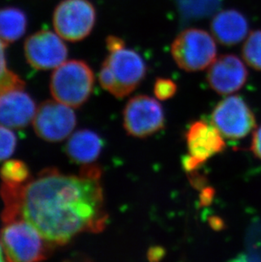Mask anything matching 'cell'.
I'll use <instances>...</instances> for the list:
<instances>
[{
  "mask_svg": "<svg viewBox=\"0 0 261 262\" xmlns=\"http://www.w3.org/2000/svg\"><path fill=\"white\" fill-rule=\"evenodd\" d=\"M94 85V72L89 64L72 59L55 68L50 80V92L57 101L79 108L89 100Z\"/></svg>",
  "mask_w": 261,
  "mask_h": 262,
  "instance_id": "obj_4",
  "label": "cell"
},
{
  "mask_svg": "<svg viewBox=\"0 0 261 262\" xmlns=\"http://www.w3.org/2000/svg\"><path fill=\"white\" fill-rule=\"evenodd\" d=\"M37 107L24 89H13L0 96V125L21 129L34 118Z\"/></svg>",
  "mask_w": 261,
  "mask_h": 262,
  "instance_id": "obj_13",
  "label": "cell"
},
{
  "mask_svg": "<svg viewBox=\"0 0 261 262\" xmlns=\"http://www.w3.org/2000/svg\"><path fill=\"white\" fill-rule=\"evenodd\" d=\"M5 255H4V252H3L2 247H1V245H0V262L5 261Z\"/></svg>",
  "mask_w": 261,
  "mask_h": 262,
  "instance_id": "obj_27",
  "label": "cell"
},
{
  "mask_svg": "<svg viewBox=\"0 0 261 262\" xmlns=\"http://www.w3.org/2000/svg\"><path fill=\"white\" fill-rule=\"evenodd\" d=\"M224 139L213 124L205 121H194L186 134L188 155L202 165L224 150Z\"/></svg>",
  "mask_w": 261,
  "mask_h": 262,
  "instance_id": "obj_12",
  "label": "cell"
},
{
  "mask_svg": "<svg viewBox=\"0 0 261 262\" xmlns=\"http://www.w3.org/2000/svg\"><path fill=\"white\" fill-rule=\"evenodd\" d=\"M249 23L237 10H227L218 13L212 20L214 38L225 46H234L249 34Z\"/></svg>",
  "mask_w": 261,
  "mask_h": 262,
  "instance_id": "obj_14",
  "label": "cell"
},
{
  "mask_svg": "<svg viewBox=\"0 0 261 262\" xmlns=\"http://www.w3.org/2000/svg\"><path fill=\"white\" fill-rule=\"evenodd\" d=\"M241 261H261V221L254 220L247 231L244 252L237 256Z\"/></svg>",
  "mask_w": 261,
  "mask_h": 262,
  "instance_id": "obj_17",
  "label": "cell"
},
{
  "mask_svg": "<svg viewBox=\"0 0 261 262\" xmlns=\"http://www.w3.org/2000/svg\"><path fill=\"white\" fill-rule=\"evenodd\" d=\"M124 128L130 136L144 139L165 126V114L156 99L137 95L127 102L123 112Z\"/></svg>",
  "mask_w": 261,
  "mask_h": 262,
  "instance_id": "obj_8",
  "label": "cell"
},
{
  "mask_svg": "<svg viewBox=\"0 0 261 262\" xmlns=\"http://www.w3.org/2000/svg\"><path fill=\"white\" fill-rule=\"evenodd\" d=\"M100 178V169L88 165L79 175L47 168L21 185L2 183L1 218L25 219L54 246L82 233H100L108 219Z\"/></svg>",
  "mask_w": 261,
  "mask_h": 262,
  "instance_id": "obj_1",
  "label": "cell"
},
{
  "mask_svg": "<svg viewBox=\"0 0 261 262\" xmlns=\"http://www.w3.org/2000/svg\"><path fill=\"white\" fill-rule=\"evenodd\" d=\"M106 45L110 52H115L116 50L125 48V42L120 37L111 36L106 39Z\"/></svg>",
  "mask_w": 261,
  "mask_h": 262,
  "instance_id": "obj_24",
  "label": "cell"
},
{
  "mask_svg": "<svg viewBox=\"0 0 261 262\" xmlns=\"http://www.w3.org/2000/svg\"><path fill=\"white\" fill-rule=\"evenodd\" d=\"M6 45L0 38V96L13 89L25 88V82L21 78L8 68L5 56Z\"/></svg>",
  "mask_w": 261,
  "mask_h": 262,
  "instance_id": "obj_19",
  "label": "cell"
},
{
  "mask_svg": "<svg viewBox=\"0 0 261 262\" xmlns=\"http://www.w3.org/2000/svg\"><path fill=\"white\" fill-rule=\"evenodd\" d=\"M145 75L143 58L134 50L123 48L110 52L102 64L99 80L106 91L123 99L140 85Z\"/></svg>",
  "mask_w": 261,
  "mask_h": 262,
  "instance_id": "obj_3",
  "label": "cell"
},
{
  "mask_svg": "<svg viewBox=\"0 0 261 262\" xmlns=\"http://www.w3.org/2000/svg\"><path fill=\"white\" fill-rule=\"evenodd\" d=\"M211 121L222 136L230 140L244 139L256 126L253 112L238 95L227 97L219 102L213 110Z\"/></svg>",
  "mask_w": 261,
  "mask_h": 262,
  "instance_id": "obj_7",
  "label": "cell"
},
{
  "mask_svg": "<svg viewBox=\"0 0 261 262\" xmlns=\"http://www.w3.org/2000/svg\"><path fill=\"white\" fill-rule=\"evenodd\" d=\"M32 125L40 139L57 143L72 134L77 126V117L72 107L55 99L47 100L37 107Z\"/></svg>",
  "mask_w": 261,
  "mask_h": 262,
  "instance_id": "obj_9",
  "label": "cell"
},
{
  "mask_svg": "<svg viewBox=\"0 0 261 262\" xmlns=\"http://www.w3.org/2000/svg\"><path fill=\"white\" fill-rule=\"evenodd\" d=\"M0 245L5 260L33 262L50 257L54 245L48 242L28 222L20 217L2 220Z\"/></svg>",
  "mask_w": 261,
  "mask_h": 262,
  "instance_id": "obj_2",
  "label": "cell"
},
{
  "mask_svg": "<svg viewBox=\"0 0 261 262\" xmlns=\"http://www.w3.org/2000/svg\"><path fill=\"white\" fill-rule=\"evenodd\" d=\"M24 51L30 66L40 71L55 69L68 56V49L59 35L46 30L30 36L26 40Z\"/></svg>",
  "mask_w": 261,
  "mask_h": 262,
  "instance_id": "obj_10",
  "label": "cell"
},
{
  "mask_svg": "<svg viewBox=\"0 0 261 262\" xmlns=\"http://www.w3.org/2000/svg\"><path fill=\"white\" fill-rule=\"evenodd\" d=\"M27 17L25 12L15 7L0 9V38L8 45L25 34Z\"/></svg>",
  "mask_w": 261,
  "mask_h": 262,
  "instance_id": "obj_16",
  "label": "cell"
},
{
  "mask_svg": "<svg viewBox=\"0 0 261 262\" xmlns=\"http://www.w3.org/2000/svg\"><path fill=\"white\" fill-rule=\"evenodd\" d=\"M103 146V140L96 133L81 129L70 137L64 151L72 162L88 166L99 158Z\"/></svg>",
  "mask_w": 261,
  "mask_h": 262,
  "instance_id": "obj_15",
  "label": "cell"
},
{
  "mask_svg": "<svg viewBox=\"0 0 261 262\" xmlns=\"http://www.w3.org/2000/svg\"><path fill=\"white\" fill-rule=\"evenodd\" d=\"M248 71L244 62L234 55H224L209 66L207 82L217 94L228 95L244 87Z\"/></svg>",
  "mask_w": 261,
  "mask_h": 262,
  "instance_id": "obj_11",
  "label": "cell"
},
{
  "mask_svg": "<svg viewBox=\"0 0 261 262\" xmlns=\"http://www.w3.org/2000/svg\"><path fill=\"white\" fill-rule=\"evenodd\" d=\"M0 178L2 183L13 185H21L32 178L27 164L20 160L5 161L0 169Z\"/></svg>",
  "mask_w": 261,
  "mask_h": 262,
  "instance_id": "obj_18",
  "label": "cell"
},
{
  "mask_svg": "<svg viewBox=\"0 0 261 262\" xmlns=\"http://www.w3.org/2000/svg\"><path fill=\"white\" fill-rule=\"evenodd\" d=\"M178 86L172 80L168 78H158L155 83L154 92L156 98L160 100H167L175 95Z\"/></svg>",
  "mask_w": 261,
  "mask_h": 262,
  "instance_id": "obj_22",
  "label": "cell"
},
{
  "mask_svg": "<svg viewBox=\"0 0 261 262\" xmlns=\"http://www.w3.org/2000/svg\"><path fill=\"white\" fill-rule=\"evenodd\" d=\"M251 150L261 161V126L254 132L252 140Z\"/></svg>",
  "mask_w": 261,
  "mask_h": 262,
  "instance_id": "obj_23",
  "label": "cell"
},
{
  "mask_svg": "<svg viewBox=\"0 0 261 262\" xmlns=\"http://www.w3.org/2000/svg\"><path fill=\"white\" fill-rule=\"evenodd\" d=\"M17 138L12 129L0 125V161L10 158L15 152Z\"/></svg>",
  "mask_w": 261,
  "mask_h": 262,
  "instance_id": "obj_21",
  "label": "cell"
},
{
  "mask_svg": "<svg viewBox=\"0 0 261 262\" xmlns=\"http://www.w3.org/2000/svg\"><path fill=\"white\" fill-rule=\"evenodd\" d=\"M216 54L214 37L199 28L184 30L171 45L173 59L186 72H199L209 67Z\"/></svg>",
  "mask_w": 261,
  "mask_h": 262,
  "instance_id": "obj_5",
  "label": "cell"
},
{
  "mask_svg": "<svg viewBox=\"0 0 261 262\" xmlns=\"http://www.w3.org/2000/svg\"><path fill=\"white\" fill-rule=\"evenodd\" d=\"M165 254V249L162 247H159V246H155L149 249L147 254L148 260L150 261H158L160 260L164 257Z\"/></svg>",
  "mask_w": 261,
  "mask_h": 262,
  "instance_id": "obj_25",
  "label": "cell"
},
{
  "mask_svg": "<svg viewBox=\"0 0 261 262\" xmlns=\"http://www.w3.org/2000/svg\"><path fill=\"white\" fill-rule=\"evenodd\" d=\"M95 21L96 10L89 0H63L53 17L57 34L70 42H78L88 37Z\"/></svg>",
  "mask_w": 261,
  "mask_h": 262,
  "instance_id": "obj_6",
  "label": "cell"
},
{
  "mask_svg": "<svg viewBox=\"0 0 261 262\" xmlns=\"http://www.w3.org/2000/svg\"><path fill=\"white\" fill-rule=\"evenodd\" d=\"M242 55L249 67L261 71V31L257 30L248 35L244 42Z\"/></svg>",
  "mask_w": 261,
  "mask_h": 262,
  "instance_id": "obj_20",
  "label": "cell"
},
{
  "mask_svg": "<svg viewBox=\"0 0 261 262\" xmlns=\"http://www.w3.org/2000/svg\"><path fill=\"white\" fill-rule=\"evenodd\" d=\"M213 198V190L210 188H207L203 191L202 194H201V202L204 205H208V204L212 201Z\"/></svg>",
  "mask_w": 261,
  "mask_h": 262,
  "instance_id": "obj_26",
  "label": "cell"
}]
</instances>
